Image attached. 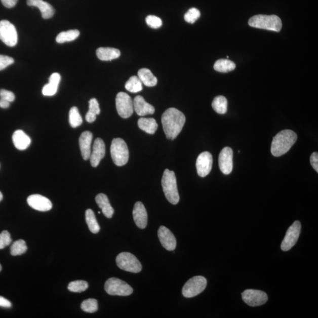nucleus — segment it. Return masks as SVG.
Wrapping results in <instances>:
<instances>
[{
  "label": "nucleus",
  "instance_id": "0eeeda50",
  "mask_svg": "<svg viewBox=\"0 0 318 318\" xmlns=\"http://www.w3.org/2000/svg\"><path fill=\"white\" fill-rule=\"evenodd\" d=\"M104 290L108 294L126 296L132 294L133 288L126 282L116 277H111L104 285Z\"/></svg>",
  "mask_w": 318,
  "mask_h": 318
},
{
  "label": "nucleus",
  "instance_id": "58836bf2",
  "mask_svg": "<svg viewBox=\"0 0 318 318\" xmlns=\"http://www.w3.org/2000/svg\"><path fill=\"white\" fill-rule=\"evenodd\" d=\"M12 238L7 230H4L0 233V249H5L12 243Z\"/></svg>",
  "mask_w": 318,
  "mask_h": 318
},
{
  "label": "nucleus",
  "instance_id": "bb28decb",
  "mask_svg": "<svg viewBox=\"0 0 318 318\" xmlns=\"http://www.w3.org/2000/svg\"><path fill=\"white\" fill-rule=\"evenodd\" d=\"M138 77L144 84L147 87H154L157 85V79L152 72L148 68H141L138 71Z\"/></svg>",
  "mask_w": 318,
  "mask_h": 318
},
{
  "label": "nucleus",
  "instance_id": "4468645a",
  "mask_svg": "<svg viewBox=\"0 0 318 318\" xmlns=\"http://www.w3.org/2000/svg\"><path fill=\"white\" fill-rule=\"evenodd\" d=\"M233 152L231 148H223L219 157V166L220 171L225 175H229L233 170Z\"/></svg>",
  "mask_w": 318,
  "mask_h": 318
},
{
  "label": "nucleus",
  "instance_id": "f704fd0d",
  "mask_svg": "<svg viewBox=\"0 0 318 318\" xmlns=\"http://www.w3.org/2000/svg\"><path fill=\"white\" fill-rule=\"evenodd\" d=\"M69 123L73 128H76L82 124L83 119L76 107L71 108L69 112Z\"/></svg>",
  "mask_w": 318,
  "mask_h": 318
},
{
  "label": "nucleus",
  "instance_id": "473e14b6",
  "mask_svg": "<svg viewBox=\"0 0 318 318\" xmlns=\"http://www.w3.org/2000/svg\"><path fill=\"white\" fill-rule=\"evenodd\" d=\"M125 88L130 92L138 93L143 89L142 83L138 77L132 76L126 82Z\"/></svg>",
  "mask_w": 318,
  "mask_h": 318
},
{
  "label": "nucleus",
  "instance_id": "09e8293b",
  "mask_svg": "<svg viewBox=\"0 0 318 318\" xmlns=\"http://www.w3.org/2000/svg\"><path fill=\"white\" fill-rule=\"evenodd\" d=\"M2 270V266L1 264H0V272H1Z\"/></svg>",
  "mask_w": 318,
  "mask_h": 318
},
{
  "label": "nucleus",
  "instance_id": "ea45409f",
  "mask_svg": "<svg viewBox=\"0 0 318 318\" xmlns=\"http://www.w3.org/2000/svg\"><path fill=\"white\" fill-rule=\"evenodd\" d=\"M148 26L152 28H158L162 26V21L160 18L155 16H148L146 19Z\"/></svg>",
  "mask_w": 318,
  "mask_h": 318
},
{
  "label": "nucleus",
  "instance_id": "7ed1b4c3",
  "mask_svg": "<svg viewBox=\"0 0 318 318\" xmlns=\"http://www.w3.org/2000/svg\"><path fill=\"white\" fill-rule=\"evenodd\" d=\"M163 190L168 201L173 205L179 203L180 200L175 173L166 169L162 179Z\"/></svg>",
  "mask_w": 318,
  "mask_h": 318
},
{
  "label": "nucleus",
  "instance_id": "393cba45",
  "mask_svg": "<svg viewBox=\"0 0 318 318\" xmlns=\"http://www.w3.org/2000/svg\"><path fill=\"white\" fill-rule=\"evenodd\" d=\"M97 57L100 60L111 61L118 59L121 55L120 50L111 48H100L97 50Z\"/></svg>",
  "mask_w": 318,
  "mask_h": 318
},
{
  "label": "nucleus",
  "instance_id": "423d86ee",
  "mask_svg": "<svg viewBox=\"0 0 318 318\" xmlns=\"http://www.w3.org/2000/svg\"><path fill=\"white\" fill-rule=\"evenodd\" d=\"M117 265L119 268L132 273H139L142 266L135 255L129 252H122L116 258Z\"/></svg>",
  "mask_w": 318,
  "mask_h": 318
},
{
  "label": "nucleus",
  "instance_id": "39448f33",
  "mask_svg": "<svg viewBox=\"0 0 318 318\" xmlns=\"http://www.w3.org/2000/svg\"><path fill=\"white\" fill-rule=\"evenodd\" d=\"M111 156L115 165L122 166L128 162L129 151L127 144L121 138L112 140L110 147Z\"/></svg>",
  "mask_w": 318,
  "mask_h": 318
},
{
  "label": "nucleus",
  "instance_id": "de8ad7c7",
  "mask_svg": "<svg viewBox=\"0 0 318 318\" xmlns=\"http://www.w3.org/2000/svg\"><path fill=\"white\" fill-rule=\"evenodd\" d=\"M3 194L1 192V191H0V202H1L3 200Z\"/></svg>",
  "mask_w": 318,
  "mask_h": 318
},
{
  "label": "nucleus",
  "instance_id": "dca6fc26",
  "mask_svg": "<svg viewBox=\"0 0 318 318\" xmlns=\"http://www.w3.org/2000/svg\"><path fill=\"white\" fill-rule=\"evenodd\" d=\"M158 236L161 243L166 250L174 251L176 248V240L174 234L167 227L161 226L158 230Z\"/></svg>",
  "mask_w": 318,
  "mask_h": 318
},
{
  "label": "nucleus",
  "instance_id": "a878e982",
  "mask_svg": "<svg viewBox=\"0 0 318 318\" xmlns=\"http://www.w3.org/2000/svg\"><path fill=\"white\" fill-rule=\"evenodd\" d=\"M138 126L141 130L150 135H154L158 128L157 122L153 118H140Z\"/></svg>",
  "mask_w": 318,
  "mask_h": 318
},
{
  "label": "nucleus",
  "instance_id": "4c0bfd02",
  "mask_svg": "<svg viewBox=\"0 0 318 318\" xmlns=\"http://www.w3.org/2000/svg\"><path fill=\"white\" fill-rule=\"evenodd\" d=\"M201 17V13L200 10L196 8H191L187 11L185 14L184 19L186 22L190 24H193Z\"/></svg>",
  "mask_w": 318,
  "mask_h": 318
},
{
  "label": "nucleus",
  "instance_id": "b1692460",
  "mask_svg": "<svg viewBox=\"0 0 318 318\" xmlns=\"http://www.w3.org/2000/svg\"><path fill=\"white\" fill-rule=\"evenodd\" d=\"M96 202L99 208L102 209L104 216L107 218H111L114 214V209L112 208L109 200L106 194L100 193L96 197Z\"/></svg>",
  "mask_w": 318,
  "mask_h": 318
},
{
  "label": "nucleus",
  "instance_id": "4be33fe9",
  "mask_svg": "<svg viewBox=\"0 0 318 318\" xmlns=\"http://www.w3.org/2000/svg\"><path fill=\"white\" fill-rule=\"evenodd\" d=\"M12 139L14 146L20 150L27 149L31 142L30 137L21 130H18L14 132Z\"/></svg>",
  "mask_w": 318,
  "mask_h": 318
},
{
  "label": "nucleus",
  "instance_id": "f257e3e1",
  "mask_svg": "<svg viewBox=\"0 0 318 318\" xmlns=\"http://www.w3.org/2000/svg\"><path fill=\"white\" fill-rule=\"evenodd\" d=\"M185 122V115L177 108L166 110L162 115V124L167 139H175L181 132Z\"/></svg>",
  "mask_w": 318,
  "mask_h": 318
},
{
  "label": "nucleus",
  "instance_id": "9b49d317",
  "mask_svg": "<svg viewBox=\"0 0 318 318\" xmlns=\"http://www.w3.org/2000/svg\"><path fill=\"white\" fill-rule=\"evenodd\" d=\"M301 230V222L296 220L287 230L281 244L282 250L288 251L294 247L297 242Z\"/></svg>",
  "mask_w": 318,
  "mask_h": 318
},
{
  "label": "nucleus",
  "instance_id": "2f4dec72",
  "mask_svg": "<svg viewBox=\"0 0 318 318\" xmlns=\"http://www.w3.org/2000/svg\"><path fill=\"white\" fill-rule=\"evenodd\" d=\"M80 35L78 30H71L67 31L61 32L56 37L58 43H64L74 41Z\"/></svg>",
  "mask_w": 318,
  "mask_h": 318
},
{
  "label": "nucleus",
  "instance_id": "a18cd8bd",
  "mask_svg": "<svg viewBox=\"0 0 318 318\" xmlns=\"http://www.w3.org/2000/svg\"><path fill=\"white\" fill-rule=\"evenodd\" d=\"M12 306V303L9 300L3 297V296H0V306L3 307V308H10Z\"/></svg>",
  "mask_w": 318,
  "mask_h": 318
},
{
  "label": "nucleus",
  "instance_id": "c9c22d12",
  "mask_svg": "<svg viewBox=\"0 0 318 318\" xmlns=\"http://www.w3.org/2000/svg\"><path fill=\"white\" fill-rule=\"evenodd\" d=\"M81 308L86 312H96L98 310V302L95 299H86L82 303Z\"/></svg>",
  "mask_w": 318,
  "mask_h": 318
},
{
  "label": "nucleus",
  "instance_id": "e433bc0d",
  "mask_svg": "<svg viewBox=\"0 0 318 318\" xmlns=\"http://www.w3.org/2000/svg\"><path fill=\"white\" fill-rule=\"evenodd\" d=\"M89 287V284L85 281H75L71 282L68 285V290L72 292L81 293L87 290Z\"/></svg>",
  "mask_w": 318,
  "mask_h": 318
},
{
  "label": "nucleus",
  "instance_id": "c03bdc74",
  "mask_svg": "<svg viewBox=\"0 0 318 318\" xmlns=\"http://www.w3.org/2000/svg\"><path fill=\"white\" fill-rule=\"evenodd\" d=\"M1 2L7 8H13L16 5L18 0H1Z\"/></svg>",
  "mask_w": 318,
  "mask_h": 318
},
{
  "label": "nucleus",
  "instance_id": "6ab92c4d",
  "mask_svg": "<svg viewBox=\"0 0 318 318\" xmlns=\"http://www.w3.org/2000/svg\"><path fill=\"white\" fill-rule=\"evenodd\" d=\"M93 140V134L89 131H86L82 133L79 138V145L81 148L82 156L85 161L90 158L91 154V145Z\"/></svg>",
  "mask_w": 318,
  "mask_h": 318
},
{
  "label": "nucleus",
  "instance_id": "c756f323",
  "mask_svg": "<svg viewBox=\"0 0 318 318\" xmlns=\"http://www.w3.org/2000/svg\"><path fill=\"white\" fill-rule=\"evenodd\" d=\"M86 221L89 228L93 233H99L100 227L97 221L95 213L92 209H88L86 212Z\"/></svg>",
  "mask_w": 318,
  "mask_h": 318
},
{
  "label": "nucleus",
  "instance_id": "5701e85b",
  "mask_svg": "<svg viewBox=\"0 0 318 318\" xmlns=\"http://www.w3.org/2000/svg\"><path fill=\"white\" fill-rule=\"evenodd\" d=\"M61 80L60 75L57 73H53L49 78V83L43 87V95L45 96L55 95L59 88Z\"/></svg>",
  "mask_w": 318,
  "mask_h": 318
},
{
  "label": "nucleus",
  "instance_id": "2eb2a0df",
  "mask_svg": "<svg viewBox=\"0 0 318 318\" xmlns=\"http://www.w3.org/2000/svg\"><path fill=\"white\" fill-rule=\"evenodd\" d=\"M27 203L32 209L41 212L49 211L53 207L51 201L41 194H32L28 196Z\"/></svg>",
  "mask_w": 318,
  "mask_h": 318
},
{
  "label": "nucleus",
  "instance_id": "a211bd4d",
  "mask_svg": "<svg viewBox=\"0 0 318 318\" xmlns=\"http://www.w3.org/2000/svg\"><path fill=\"white\" fill-rule=\"evenodd\" d=\"M133 216L137 227L140 229L146 228L147 225V213L142 202H137L135 204L133 210Z\"/></svg>",
  "mask_w": 318,
  "mask_h": 318
},
{
  "label": "nucleus",
  "instance_id": "c85d7f7f",
  "mask_svg": "<svg viewBox=\"0 0 318 318\" xmlns=\"http://www.w3.org/2000/svg\"><path fill=\"white\" fill-rule=\"evenodd\" d=\"M213 67L220 73H228L235 69L236 64L228 59H219L216 61Z\"/></svg>",
  "mask_w": 318,
  "mask_h": 318
},
{
  "label": "nucleus",
  "instance_id": "f3484780",
  "mask_svg": "<svg viewBox=\"0 0 318 318\" xmlns=\"http://www.w3.org/2000/svg\"><path fill=\"white\" fill-rule=\"evenodd\" d=\"M106 154V146L103 140L97 138L94 142L93 150L90 154V164L93 168L99 166L100 162L102 160Z\"/></svg>",
  "mask_w": 318,
  "mask_h": 318
},
{
  "label": "nucleus",
  "instance_id": "9d476101",
  "mask_svg": "<svg viewBox=\"0 0 318 318\" xmlns=\"http://www.w3.org/2000/svg\"><path fill=\"white\" fill-rule=\"evenodd\" d=\"M115 106L118 114L124 118H128L133 113V101L127 93H118L115 98Z\"/></svg>",
  "mask_w": 318,
  "mask_h": 318
},
{
  "label": "nucleus",
  "instance_id": "1a4fd4ad",
  "mask_svg": "<svg viewBox=\"0 0 318 318\" xmlns=\"http://www.w3.org/2000/svg\"><path fill=\"white\" fill-rule=\"evenodd\" d=\"M0 39L7 46H15L18 42L16 28L8 20L0 21Z\"/></svg>",
  "mask_w": 318,
  "mask_h": 318
},
{
  "label": "nucleus",
  "instance_id": "a19ab883",
  "mask_svg": "<svg viewBox=\"0 0 318 318\" xmlns=\"http://www.w3.org/2000/svg\"><path fill=\"white\" fill-rule=\"evenodd\" d=\"M14 62L13 58L0 54V71L5 69L6 67L13 64Z\"/></svg>",
  "mask_w": 318,
  "mask_h": 318
},
{
  "label": "nucleus",
  "instance_id": "412c9836",
  "mask_svg": "<svg viewBox=\"0 0 318 318\" xmlns=\"http://www.w3.org/2000/svg\"><path fill=\"white\" fill-rule=\"evenodd\" d=\"M28 6L37 7L41 10L42 17L45 19H49L52 18L55 10L53 6L43 0H27Z\"/></svg>",
  "mask_w": 318,
  "mask_h": 318
},
{
  "label": "nucleus",
  "instance_id": "20e7f679",
  "mask_svg": "<svg viewBox=\"0 0 318 318\" xmlns=\"http://www.w3.org/2000/svg\"><path fill=\"white\" fill-rule=\"evenodd\" d=\"M249 26L252 27L264 30L280 32L283 23L280 18L275 15H256L253 16L248 21Z\"/></svg>",
  "mask_w": 318,
  "mask_h": 318
},
{
  "label": "nucleus",
  "instance_id": "cd10ccee",
  "mask_svg": "<svg viewBox=\"0 0 318 318\" xmlns=\"http://www.w3.org/2000/svg\"><path fill=\"white\" fill-rule=\"evenodd\" d=\"M100 113V108L98 101L93 98L89 101V110L86 115V120L89 123H93L96 120L97 115Z\"/></svg>",
  "mask_w": 318,
  "mask_h": 318
},
{
  "label": "nucleus",
  "instance_id": "7c9ffc66",
  "mask_svg": "<svg viewBox=\"0 0 318 318\" xmlns=\"http://www.w3.org/2000/svg\"><path fill=\"white\" fill-rule=\"evenodd\" d=\"M212 106L216 113L225 114L227 109V100L226 97L223 96L216 97L213 101Z\"/></svg>",
  "mask_w": 318,
  "mask_h": 318
},
{
  "label": "nucleus",
  "instance_id": "6e6552de",
  "mask_svg": "<svg viewBox=\"0 0 318 318\" xmlns=\"http://www.w3.org/2000/svg\"><path fill=\"white\" fill-rule=\"evenodd\" d=\"M207 286V280L202 276L190 278L184 285L182 294L185 298H193L201 294Z\"/></svg>",
  "mask_w": 318,
  "mask_h": 318
},
{
  "label": "nucleus",
  "instance_id": "79ce46f5",
  "mask_svg": "<svg viewBox=\"0 0 318 318\" xmlns=\"http://www.w3.org/2000/svg\"><path fill=\"white\" fill-rule=\"evenodd\" d=\"M0 99L12 103L15 100V95L13 92L9 91V90L1 89L0 90Z\"/></svg>",
  "mask_w": 318,
  "mask_h": 318
},
{
  "label": "nucleus",
  "instance_id": "49530a36",
  "mask_svg": "<svg viewBox=\"0 0 318 318\" xmlns=\"http://www.w3.org/2000/svg\"><path fill=\"white\" fill-rule=\"evenodd\" d=\"M10 103L7 101L0 99V107L7 108L9 107Z\"/></svg>",
  "mask_w": 318,
  "mask_h": 318
},
{
  "label": "nucleus",
  "instance_id": "f8f14e48",
  "mask_svg": "<svg viewBox=\"0 0 318 318\" xmlns=\"http://www.w3.org/2000/svg\"><path fill=\"white\" fill-rule=\"evenodd\" d=\"M242 299L248 305L252 307L265 304L268 300L265 292L255 290H247L242 294Z\"/></svg>",
  "mask_w": 318,
  "mask_h": 318
},
{
  "label": "nucleus",
  "instance_id": "f03ea898",
  "mask_svg": "<svg viewBox=\"0 0 318 318\" xmlns=\"http://www.w3.org/2000/svg\"><path fill=\"white\" fill-rule=\"evenodd\" d=\"M298 137L291 130H284L273 137L271 144V153L273 156L280 157L286 154L296 143Z\"/></svg>",
  "mask_w": 318,
  "mask_h": 318
},
{
  "label": "nucleus",
  "instance_id": "aec40b11",
  "mask_svg": "<svg viewBox=\"0 0 318 318\" xmlns=\"http://www.w3.org/2000/svg\"><path fill=\"white\" fill-rule=\"evenodd\" d=\"M134 110L140 116H145L146 115L153 114L155 112V108L151 104L147 103L143 97L137 96L133 100Z\"/></svg>",
  "mask_w": 318,
  "mask_h": 318
},
{
  "label": "nucleus",
  "instance_id": "ddd939ff",
  "mask_svg": "<svg viewBox=\"0 0 318 318\" xmlns=\"http://www.w3.org/2000/svg\"><path fill=\"white\" fill-rule=\"evenodd\" d=\"M213 164V157L209 151H204L198 156L196 161L197 174L202 178L208 176L210 173Z\"/></svg>",
  "mask_w": 318,
  "mask_h": 318
},
{
  "label": "nucleus",
  "instance_id": "72a5a7b5",
  "mask_svg": "<svg viewBox=\"0 0 318 318\" xmlns=\"http://www.w3.org/2000/svg\"><path fill=\"white\" fill-rule=\"evenodd\" d=\"M11 254L13 256L21 255L26 252L27 247L26 242L23 240L14 242L11 247Z\"/></svg>",
  "mask_w": 318,
  "mask_h": 318
},
{
  "label": "nucleus",
  "instance_id": "37998d69",
  "mask_svg": "<svg viewBox=\"0 0 318 318\" xmlns=\"http://www.w3.org/2000/svg\"><path fill=\"white\" fill-rule=\"evenodd\" d=\"M310 162L313 168L318 173V153L314 152L310 157Z\"/></svg>",
  "mask_w": 318,
  "mask_h": 318
}]
</instances>
